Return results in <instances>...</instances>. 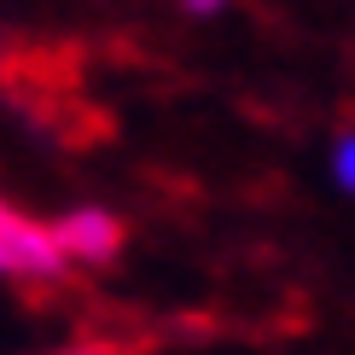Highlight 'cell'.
Segmentation results:
<instances>
[{"label":"cell","instance_id":"6da1fadb","mask_svg":"<svg viewBox=\"0 0 355 355\" xmlns=\"http://www.w3.org/2000/svg\"><path fill=\"white\" fill-rule=\"evenodd\" d=\"M0 274H18V279H58L64 274V257L53 245V227L18 216L6 198H0Z\"/></svg>","mask_w":355,"mask_h":355},{"label":"cell","instance_id":"7a4b0ae2","mask_svg":"<svg viewBox=\"0 0 355 355\" xmlns=\"http://www.w3.org/2000/svg\"><path fill=\"white\" fill-rule=\"evenodd\" d=\"M53 245L64 262H111L116 250H123V221L111 210H70L64 221L53 227Z\"/></svg>","mask_w":355,"mask_h":355},{"label":"cell","instance_id":"3957f363","mask_svg":"<svg viewBox=\"0 0 355 355\" xmlns=\"http://www.w3.org/2000/svg\"><path fill=\"white\" fill-rule=\"evenodd\" d=\"M338 181L355 192V123L344 128V140H338Z\"/></svg>","mask_w":355,"mask_h":355},{"label":"cell","instance_id":"277c9868","mask_svg":"<svg viewBox=\"0 0 355 355\" xmlns=\"http://www.w3.org/2000/svg\"><path fill=\"white\" fill-rule=\"evenodd\" d=\"M58 355H128L123 344H76V349H58Z\"/></svg>","mask_w":355,"mask_h":355}]
</instances>
